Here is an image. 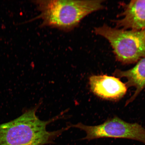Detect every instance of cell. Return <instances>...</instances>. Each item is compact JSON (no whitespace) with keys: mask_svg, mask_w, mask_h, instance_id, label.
<instances>
[{"mask_svg":"<svg viewBox=\"0 0 145 145\" xmlns=\"http://www.w3.org/2000/svg\"><path fill=\"white\" fill-rule=\"evenodd\" d=\"M40 105L25 112L20 116L0 125V145H44L53 142L68 127L54 131L46 129L50 123L62 118L63 114L48 121L40 120L36 112Z\"/></svg>","mask_w":145,"mask_h":145,"instance_id":"1","label":"cell"},{"mask_svg":"<svg viewBox=\"0 0 145 145\" xmlns=\"http://www.w3.org/2000/svg\"><path fill=\"white\" fill-rule=\"evenodd\" d=\"M103 1H33L40 12L33 19H41V26L49 27L69 31L77 27L87 16L104 8Z\"/></svg>","mask_w":145,"mask_h":145,"instance_id":"2","label":"cell"},{"mask_svg":"<svg viewBox=\"0 0 145 145\" xmlns=\"http://www.w3.org/2000/svg\"><path fill=\"white\" fill-rule=\"evenodd\" d=\"M94 32L108 41L116 59L123 64L137 62L145 57V29L128 30L104 24L95 28Z\"/></svg>","mask_w":145,"mask_h":145,"instance_id":"3","label":"cell"},{"mask_svg":"<svg viewBox=\"0 0 145 145\" xmlns=\"http://www.w3.org/2000/svg\"><path fill=\"white\" fill-rule=\"evenodd\" d=\"M69 126L86 132V136L83 140L104 138H124L140 141L145 144L144 128L138 123H128L116 116L108 119L97 126H88L80 123Z\"/></svg>","mask_w":145,"mask_h":145,"instance_id":"4","label":"cell"},{"mask_svg":"<svg viewBox=\"0 0 145 145\" xmlns=\"http://www.w3.org/2000/svg\"><path fill=\"white\" fill-rule=\"evenodd\" d=\"M91 91L101 98L117 101L126 95L127 87L119 78L106 75H93L89 78Z\"/></svg>","mask_w":145,"mask_h":145,"instance_id":"5","label":"cell"},{"mask_svg":"<svg viewBox=\"0 0 145 145\" xmlns=\"http://www.w3.org/2000/svg\"><path fill=\"white\" fill-rule=\"evenodd\" d=\"M122 19L114 21L116 28L140 30L145 29V0L132 1L124 5Z\"/></svg>","mask_w":145,"mask_h":145,"instance_id":"6","label":"cell"},{"mask_svg":"<svg viewBox=\"0 0 145 145\" xmlns=\"http://www.w3.org/2000/svg\"><path fill=\"white\" fill-rule=\"evenodd\" d=\"M113 75L118 78H126L127 88L132 87L136 89L133 95L126 101V106L135 100L145 88V57L138 61L133 68L126 71L116 70Z\"/></svg>","mask_w":145,"mask_h":145,"instance_id":"7","label":"cell"}]
</instances>
